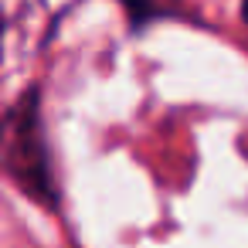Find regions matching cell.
<instances>
[{
	"mask_svg": "<svg viewBox=\"0 0 248 248\" xmlns=\"http://www.w3.org/2000/svg\"><path fill=\"white\" fill-rule=\"evenodd\" d=\"M0 38H4V28H0Z\"/></svg>",
	"mask_w": 248,
	"mask_h": 248,
	"instance_id": "3957f363",
	"label": "cell"
},
{
	"mask_svg": "<svg viewBox=\"0 0 248 248\" xmlns=\"http://www.w3.org/2000/svg\"><path fill=\"white\" fill-rule=\"evenodd\" d=\"M245 21H248V0H245Z\"/></svg>",
	"mask_w": 248,
	"mask_h": 248,
	"instance_id": "7a4b0ae2",
	"label": "cell"
},
{
	"mask_svg": "<svg viewBox=\"0 0 248 248\" xmlns=\"http://www.w3.org/2000/svg\"><path fill=\"white\" fill-rule=\"evenodd\" d=\"M0 170L34 201L48 204L55 197L45 129L38 116V92H24L0 116Z\"/></svg>",
	"mask_w": 248,
	"mask_h": 248,
	"instance_id": "6da1fadb",
	"label": "cell"
}]
</instances>
